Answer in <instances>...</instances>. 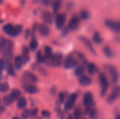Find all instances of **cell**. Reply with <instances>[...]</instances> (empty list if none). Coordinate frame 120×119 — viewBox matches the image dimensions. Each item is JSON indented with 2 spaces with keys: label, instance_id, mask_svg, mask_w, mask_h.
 <instances>
[{
  "label": "cell",
  "instance_id": "obj_1",
  "mask_svg": "<svg viewBox=\"0 0 120 119\" xmlns=\"http://www.w3.org/2000/svg\"><path fill=\"white\" fill-rule=\"evenodd\" d=\"M0 52L8 60L12 59L13 53V43L10 39H6V38L0 37Z\"/></svg>",
  "mask_w": 120,
  "mask_h": 119
},
{
  "label": "cell",
  "instance_id": "obj_2",
  "mask_svg": "<svg viewBox=\"0 0 120 119\" xmlns=\"http://www.w3.org/2000/svg\"><path fill=\"white\" fill-rule=\"evenodd\" d=\"M3 31L4 33L8 34V36H11L12 37H15L18 36L22 32V25H16L13 26V25L8 23L5 25L3 27Z\"/></svg>",
  "mask_w": 120,
  "mask_h": 119
},
{
  "label": "cell",
  "instance_id": "obj_3",
  "mask_svg": "<svg viewBox=\"0 0 120 119\" xmlns=\"http://www.w3.org/2000/svg\"><path fill=\"white\" fill-rule=\"evenodd\" d=\"M44 62L51 67H60L63 63V55L60 53L53 54L51 58L45 60Z\"/></svg>",
  "mask_w": 120,
  "mask_h": 119
},
{
  "label": "cell",
  "instance_id": "obj_4",
  "mask_svg": "<svg viewBox=\"0 0 120 119\" xmlns=\"http://www.w3.org/2000/svg\"><path fill=\"white\" fill-rule=\"evenodd\" d=\"M99 82H100L101 88V96L103 97L106 94L109 88V81H108V77L104 73H101L99 74Z\"/></svg>",
  "mask_w": 120,
  "mask_h": 119
},
{
  "label": "cell",
  "instance_id": "obj_5",
  "mask_svg": "<svg viewBox=\"0 0 120 119\" xmlns=\"http://www.w3.org/2000/svg\"><path fill=\"white\" fill-rule=\"evenodd\" d=\"M120 96V86H115L113 90H112V92L110 93V94L108 95V98H107V102L110 105V104H112L114 102H115Z\"/></svg>",
  "mask_w": 120,
  "mask_h": 119
},
{
  "label": "cell",
  "instance_id": "obj_6",
  "mask_svg": "<svg viewBox=\"0 0 120 119\" xmlns=\"http://www.w3.org/2000/svg\"><path fill=\"white\" fill-rule=\"evenodd\" d=\"M105 25L109 29L112 30L115 33H120V22L117 21H115L113 20H106Z\"/></svg>",
  "mask_w": 120,
  "mask_h": 119
},
{
  "label": "cell",
  "instance_id": "obj_7",
  "mask_svg": "<svg viewBox=\"0 0 120 119\" xmlns=\"http://www.w3.org/2000/svg\"><path fill=\"white\" fill-rule=\"evenodd\" d=\"M77 65V61L75 57L72 55H69L66 57L64 61V67L65 69H72L76 67Z\"/></svg>",
  "mask_w": 120,
  "mask_h": 119
},
{
  "label": "cell",
  "instance_id": "obj_8",
  "mask_svg": "<svg viewBox=\"0 0 120 119\" xmlns=\"http://www.w3.org/2000/svg\"><path fill=\"white\" fill-rule=\"evenodd\" d=\"M66 22V15L65 13H59L56 15L55 19L56 27L58 29H61Z\"/></svg>",
  "mask_w": 120,
  "mask_h": 119
},
{
  "label": "cell",
  "instance_id": "obj_9",
  "mask_svg": "<svg viewBox=\"0 0 120 119\" xmlns=\"http://www.w3.org/2000/svg\"><path fill=\"white\" fill-rule=\"evenodd\" d=\"M79 18L77 15H73L70 20H69L68 22V29H70V30H76L78 29L79 26Z\"/></svg>",
  "mask_w": 120,
  "mask_h": 119
},
{
  "label": "cell",
  "instance_id": "obj_10",
  "mask_svg": "<svg viewBox=\"0 0 120 119\" xmlns=\"http://www.w3.org/2000/svg\"><path fill=\"white\" fill-rule=\"evenodd\" d=\"M77 98V95L76 93H72L68 97L66 103H65V108L66 110L69 111L71 109H72V107H74Z\"/></svg>",
  "mask_w": 120,
  "mask_h": 119
},
{
  "label": "cell",
  "instance_id": "obj_11",
  "mask_svg": "<svg viewBox=\"0 0 120 119\" xmlns=\"http://www.w3.org/2000/svg\"><path fill=\"white\" fill-rule=\"evenodd\" d=\"M22 79L27 83H36L37 81V77L33 73L26 71L22 74Z\"/></svg>",
  "mask_w": 120,
  "mask_h": 119
},
{
  "label": "cell",
  "instance_id": "obj_12",
  "mask_svg": "<svg viewBox=\"0 0 120 119\" xmlns=\"http://www.w3.org/2000/svg\"><path fill=\"white\" fill-rule=\"evenodd\" d=\"M83 104L87 107H91L92 105H94V96H93V95H92V93L91 92H87L84 95Z\"/></svg>",
  "mask_w": 120,
  "mask_h": 119
},
{
  "label": "cell",
  "instance_id": "obj_13",
  "mask_svg": "<svg viewBox=\"0 0 120 119\" xmlns=\"http://www.w3.org/2000/svg\"><path fill=\"white\" fill-rule=\"evenodd\" d=\"M41 19L45 24L48 25H51L53 22V15L49 11H44L41 13Z\"/></svg>",
  "mask_w": 120,
  "mask_h": 119
},
{
  "label": "cell",
  "instance_id": "obj_14",
  "mask_svg": "<svg viewBox=\"0 0 120 119\" xmlns=\"http://www.w3.org/2000/svg\"><path fill=\"white\" fill-rule=\"evenodd\" d=\"M108 72L110 74L112 82L113 83H116L119 80V73H118L117 69L113 66H109L108 67Z\"/></svg>",
  "mask_w": 120,
  "mask_h": 119
},
{
  "label": "cell",
  "instance_id": "obj_15",
  "mask_svg": "<svg viewBox=\"0 0 120 119\" xmlns=\"http://www.w3.org/2000/svg\"><path fill=\"white\" fill-rule=\"evenodd\" d=\"M79 39H80L81 41H82V42L85 45V46L89 49V50L91 53H93V54H96V50H95V48L94 47L92 42H91L89 39H87V38H86V37H84V36H81Z\"/></svg>",
  "mask_w": 120,
  "mask_h": 119
},
{
  "label": "cell",
  "instance_id": "obj_16",
  "mask_svg": "<svg viewBox=\"0 0 120 119\" xmlns=\"http://www.w3.org/2000/svg\"><path fill=\"white\" fill-rule=\"evenodd\" d=\"M24 90L26 92V93H30V94H34V93H37L39 90L38 88L33 84L30 83H26L23 85L22 86Z\"/></svg>",
  "mask_w": 120,
  "mask_h": 119
},
{
  "label": "cell",
  "instance_id": "obj_17",
  "mask_svg": "<svg viewBox=\"0 0 120 119\" xmlns=\"http://www.w3.org/2000/svg\"><path fill=\"white\" fill-rule=\"evenodd\" d=\"M79 83L82 86H89L92 83V80L89 76L83 74L79 76Z\"/></svg>",
  "mask_w": 120,
  "mask_h": 119
},
{
  "label": "cell",
  "instance_id": "obj_18",
  "mask_svg": "<svg viewBox=\"0 0 120 119\" xmlns=\"http://www.w3.org/2000/svg\"><path fill=\"white\" fill-rule=\"evenodd\" d=\"M22 58L23 64L24 65L27 64L30 61V50H29L28 47H27L26 46H24L22 48Z\"/></svg>",
  "mask_w": 120,
  "mask_h": 119
},
{
  "label": "cell",
  "instance_id": "obj_19",
  "mask_svg": "<svg viewBox=\"0 0 120 119\" xmlns=\"http://www.w3.org/2000/svg\"><path fill=\"white\" fill-rule=\"evenodd\" d=\"M38 30H39L40 34L43 36H49V34L50 33V29L46 24L39 25L38 26Z\"/></svg>",
  "mask_w": 120,
  "mask_h": 119
},
{
  "label": "cell",
  "instance_id": "obj_20",
  "mask_svg": "<svg viewBox=\"0 0 120 119\" xmlns=\"http://www.w3.org/2000/svg\"><path fill=\"white\" fill-rule=\"evenodd\" d=\"M23 65H24L23 64V60H22V58L21 55H17L16 57H15L13 66L16 69L20 70Z\"/></svg>",
  "mask_w": 120,
  "mask_h": 119
},
{
  "label": "cell",
  "instance_id": "obj_21",
  "mask_svg": "<svg viewBox=\"0 0 120 119\" xmlns=\"http://www.w3.org/2000/svg\"><path fill=\"white\" fill-rule=\"evenodd\" d=\"M61 4H62V0H53L52 8L54 13H57L59 11L61 7Z\"/></svg>",
  "mask_w": 120,
  "mask_h": 119
},
{
  "label": "cell",
  "instance_id": "obj_22",
  "mask_svg": "<svg viewBox=\"0 0 120 119\" xmlns=\"http://www.w3.org/2000/svg\"><path fill=\"white\" fill-rule=\"evenodd\" d=\"M92 40H93V41L95 43H96V44H101V43H102V42H103V38H102V36H101V35L100 34V33H98V32H95L94 34H93V37H92Z\"/></svg>",
  "mask_w": 120,
  "mask_h": 119
},
{
  "label": "cell",
  "instance_id": "obj_23",
  "mask_svg": "<svg viewBox=\"0 0 120 119\" xmlns=\"http://www.w3.org/2000/svg\"><path fill=\"white\" fill-rule=\"evenodd\" d=\"M87 70H88L89 74H90L91 75L95 74L98 72L97 67L94 63H89L88 64V65H87Z\"/></svg>",
  "mask_w": 120,
  "mask_h": 119
},
{
  "label": "cell",
  "instance_id": "obj_24",
  "mask_svg": "<svg viewBox=\"0 0 120 119\" xmlns=\"http://www.w3.org/2000/svg\"><path fill=\"white\" fill-rule=\"evenodd\" d=\"M6 69L7 70V72L9 75L11 76H14L15 75V72H14V68L13 65L9 62V61H6Z\"/></svg>",
  "mask_w": 120,
  "mask_h": 119
},
{
  "label": "cell",
  "instance_id": "obj_25",
  "mask_svg": "<svg viewBox=\"0 0 120 119\" xmlns=\"http://www.w3.org/2000/svg\"><path fill=\"white\" fill-rule=\"evenodd\" d=\"M85 72V68L84 66L82 65H79L76 67L75 70V74L77 76H80L84 74Z\"/></svg>",
  "mask_w": 120,
  "mask_h": 119
},
{
  "label": "cell",
  "instance_id": "obj_26",
  "mask_svg": "<svg viewBox=\"0 0 120 119\" xmlns=\"http://www.w3.org/2000/svg\"><path fill=\"white\" fill-rule=\"evenodd\" d=\"M103 50L104 55H105L107 58H111L112 57V55H113V52H112V49H111L109 46H105L103 48Z\"/></svg>",
  "mask_w": 120,
  "mask_h": 119
},
{
  "label": "cell",
  "instance_id": "obj_27",
  "mask_svg": "<svg viewBox=\"0 0 120 119\" xmlns=\"http://www.w3.org/2000/svg\"><path fill=\"white\" fill-rule=\"evenodd\" d=\"M20 95H21V92L18 89H13L11 91V93L10 96L15 101V100H17L20 96Z\"/></svg>",
  "mask_w": 120,
  "mask_h": 119
},
{
  "label": "cell",
  "instance_id": "obj_28",
  "mask_svg": "<svg viewBox=\"0 0 120 119\" xmlns=\"http://www.w3.org/2000/svg\"><path fill=\"white\" fill-rule=\"evenodd\" d=\"M27 105V100L25 97H21L18 100L17 107L18 109H23Z\"/></svg>",
  "mask_w": 120,
  "mask_h": 119
},
{
  "label": "cell",
  "instance_id": "obj_29",
  "mask_svg": "<svg viewBox=\"0 0 120 119\" xmlns=\"http://www.w3.org/2000/svg\"><path fill=\"white\" fill-rule=\"evenodd\" d=\"M52 55V48L49 46H46L44 48V61L45 60L51 58Z\"/></svg>",
  "mask_w": 120,
  "mask_h": 119
},
{
  "label": "cell",
  "instance_id": "obj_30",
  "mask_svg": "<svg viewBox=\"0 0 120 119\" xmlns=\"http://www.w3.org/2000/svg\"><path fill=\"white\" fill-rule=\"evenodd\" d=\"M90 17V14L89 13V11H86V10H82L80 11L79 13V18L83 20H86L89 18Z\"/></svg>",
  "mask_w": 120,
  "mask_h": 119
},
{
  "label": "cell",
  "instance_id": "obj_31",
  "mask_svg": "<svg viewBox=\"0 0 120 119\" xmlns=\"http://www.w3.org/2000/svg\"><path fill=\"white\" fill-rule=\"evenodd\" d=\"M38 47V42L35 39H32V41L30 42V45H29V48L31 50L34 51Z\"/></svg>",
  "mask_w": 120,
  "mask_h": 119
},
{
  "label": "cell",
  "instance_id": "obj_32",
  "mask_svg": "<svg viewBox=\"0 0 120 119\" xmlns=\"http://www.w3.org/2000/svg\"><path fill=\"white\" fill-rule=\"evenodd\" d=\"M9 90V85L6 82H4L0 83V92L6 93Z\"/></svg>",
  "mask_w": 120,
  "mask_h": 119
},
{
  "label": "cell",
  "instance_id": "obj_33",
  "mask_svg": "<svg viewBox=\"0 0 120 119\" xmlns=\"http://www.w3.org/2000/svg\"><path fill=\"white\" fill-rule=\"evenodd\" d=\"M3 102L4 104L6 106H9L10 105H11V103H13L14 102V100L11 98V97L10 95H7L5 96L3 99Z\"/></svg>",
  "mask_w": 120,
  "mask_h": 119
},
{
  "label": "cell",
  "instance_id": "obj_34",
  "mask_svg": "<svg viewBox=\"0 0 120 119\" xmlns=\"http://www.w3.org/2000/svg\"><path fill=\"white\" fill-rule=\"evenodd\" d=\"M36 60L38 63H43L44 62V56L42 55L41 51H38L36 55Z\"/></svg>",
  "mask_w": 120,
  "mask_h": 119
},
{
  "label": "cell",
  "instance_id": "obj_35",
  "mask_svg": "<svg viewBox=\"0 0 120 119\" xmlns=\"http://www.w3.org/2000/svg\"><path fill=\"white\" fill-rule=\"evenodd\" d=\"M33 1L35 2V3H39V2H41L45 6H49V4L51 3L50 0H33Z\"/></svg>",
  "mask_w": 120,
  "mask_h": 119
},
{
  "label": "cell",
  "instance_id": "obj_36",
  "mask_svg": "<svg viewBox=\"0 0 120 119\" xmlns=\"http://www.w3.org/2000/svg\"><path fill=\"white\" fill-rule=\"evenodd\" d=\"M6 60L4 59L0 60V71H3L6 69Z\"/></svg>",
  "mask_w": 120,
  "mask_h": 119
},
{
  "label": "cell",
  "instance_id": "obj_37",
  "mask_svg": "<svg viewBox=\"0 0 120 119\" xmlns=\"http://www.w3.org/2000/svg\"><path fill=\"white\" fill-rule=\"evenodd\" d=\"M21 116L23 119H27L30 116V111L28 109H25L22 112Z\"/></svg>",
  "mask_w": 120,
  "mask_h": 119
},
{
  "label": "cell",
  "instance_id": "obj_38",
  "mask_svg": "<svg viewBox=\"0 0 120 119\" xmlns=\"http://www.w3.org/2000/svg\"><path fill=\"white\" fill-rule=\"evenodd\" d=\"M67 96V93L65 92H62L59 94V100L60 102H63L65 101V99Z\"/></svg>",
  "mask_w": 120,
  "mask_h": 119
},
{
  "label": "cell",
  "instance_id": "obj_39",
  "mask_svg": "<svg viewBox=\"0 0 120 119\" xmlns=\"http://www.w3.org/2000/svg\"><path fill=\"white\" fill-rule=\"evenodd\" d=\"M89 116H90V117L92 119H95V117L97 116V112H96V110L94 109H91L90 112H89Z\"/></svg>",
  "mask_w": 120,
  "mask_h": 119
},
{
  "label": "cell",
  "instance_id": "obj_40",
  "mask_svg": "<svg viewBox=\"0 0 120 119\" xmlns=\"http://www.w3.org/2000/svg\"><path fill=\"white\" fill-rule=\"evenodd\" d=\"M41 115H42L43 117L46 118V119H49V118L51 117V113H50L49 111H47V110H44V111H42Z\"/></svg>",
  "mask_w": 120,
  "mask_h": 119
},
{
  "label": "cell",
  "instance_id": "obj_41",
  "mask_svg": "<svg viewBox=\"0 0 120 119\" xmlns=\"http://www.w3.org/2000/svg\"><path fill=\"white\" fill-rule=\"evenodd\" d=\"M74 117L75 119H80V112L78 109H76L74 112Z\"/></svg>",
  "mask_w": 120,
  "mask_h": 119
},
{
  "label": "cell",
  "instance_id": "obj_42",
  "mask_svg": "<svg viewBox=\"0 0 120 119\" xmlns=\"http://www.w3.org/2000/svg\"><path fill=\"white\" fill-rule=\"evenodd\" d=\"M37 112H38V109H32L31 111H30V117H34V116H35L37 114Z\"/></svg>",
  "mask_w": 120,
  "mask_h": 119
},
{
  "label": "cell",
  "instance_id": "obj_43",
  "mask_svg": "<svg viewBox=\"0 0 120 119\" xmlns=\"http://www.w3.org/2000/svg\"><path fill=\"white\" fill-rule=\"evenodd\" d=\"M5 111V109L3 106H0V114H1L2 113H4Z\"/></svg>",
  "mask_w": 120,
  "mask_h": 119
},
{
  "label": "cell",
  "instance_id": "obj_44",
  "mask_svg": "<svg viewBox=\"0 0 120 119\" xmlns=\"http://www.w3.org/2000/svg\"><path fill=\"white\" fill-rule=\"evenodd\" d=\"M115 119H120V112H117L116 113Z\"/></svg>",
  "mask_w": 120,
  "mask_h": 119
},
{
  "label": "cell",
  "instance_id": "obj_45",
  "mask_svg": "<svg viewBox=\"0 0 120 119\" xmlns=\"http://www.w3.org/2000/svg\"><path fill=\"white\" fill-rule=\"evenodd\" d=\"M73 119V116H72V115H69V116L68 117V119Z\"/></svg>",
  "mask_w": 120,
  "mask_h": 119
},
{
  "label": "cell",
  "instance_id": "obj_46",
  "mask_svg": "<svg viewBox=\"0 0 120 119\" xmlns=\"http://www.w3.org/2000/svg\"><path fill=\"white\" fill-rule=\"evenodd\" d=\"M3 1H4V0H0V4H1L3 3Z\"/></svg>",
  "mask_w": 120,
  "mask_h": 119
},
{
  "label": "cell",
  "instance_id": "obj_47",
  "mask_svg": "<svg viewBox=\"0 0 120 119\" xmlns=\"http://www.w3.org/2000/svg\"><path fill=\"white\" fill-rule=\"evenodd\" d=\"M13 119H19L18 117H13Z\"/></svg>",
  "mask_w": 120,
  "mask_h": 119
},
{
  "label": "cell",
  "instance_id": "obj_48",
  "mask_svg": "<svg viewBox=\"0 0 120 119\" xmlns=\"http://www.w3.org/2000/svg\"><path fill=\"white\" fill-rule=\"evenodd\" d=\"M1 71H0V79H1Z\"/></svg>",
  "mask_w": 120,
  "mask_h": 119
},
{
  "label": "cell",
  "instance_id": "obj_49",
  "mask_svg": "<svg viewBox=\"0 0 120 119\" xmlns=\"http://www.w3.org/2000/svg\"><path fill=\"white\" fill-rule=\"evenodd\" d=\"M2 22H3V21H2V20H0V25H1V23H2Z\"/></svg>",
  "mask_w": 120,
  "mask_h": 119
},
{
  "label": "cell",
  "instance_id": "obj_50",
  "mask_svg": "<svg viewBox=\"0 0 120 119\" xmlns=\"http://www.w3.org/2000/svg\"></svg>",
  "mask_w": 120,
  "mask_h": 119
}]
</instances>
